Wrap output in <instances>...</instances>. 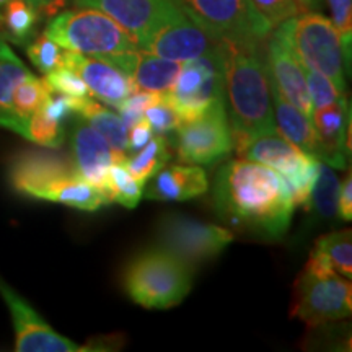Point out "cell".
Returning a JSON list of instances; mask_svg holds the SVG:
<instances>
[{"label": "cell", "instance_id": "obj_24", "mask_svg": "<svg viewBox=\"0 0 352 352\" xmlns=\"http://www.w3.org/2000/svg\"><path fill=\"white\" fill-rule=\"evenodd\" d=\"M30 70L16 57L10 46L0 41V126L10 129L15 116L12 109V98L15 88L30 76Z\"/></svg>", "mask_w": 352, "mask_h": 352}, {"label": "cell", "instance_id": "obj_19", "mask_svg": "<svg viewBox=\"0 0 352 352\" xmlns=\"http://www.w3.org/2000/svg\"><path fill=\"white\" fill-rule=\"evenodd\" d=\"M114 67L124 72L138 90L155 91V94H168L171 87L175 85L176 77L182 70L183 63L164 59L152 52L144 50L127 51L121 54L103 57Z\"/></svg>", "mask_w": 352, "mask_h": 352}, {"label": "cell", "instance_id": "obj_36", "mask_svg": "<svg viewBox=\"0 0 352 352\" xmlns=\"http://www.w3.org/2000/svg\"><path fill=\"white\" fill-rule=\"evenodd\" d=\"M305 78H307L308 95H310V101H311V108L314 109L328 107V104H331L334 101L340 100L341 96H344L328 77L321 76L318 72L305 69Z\"/></svg>", "mask_w": 352, "mask_h": 352}, {"label": "cell", "instance_id": "obj_11", "mask_svg": "<svg viewBox=\"0 0 352 352\" xmlns=\"http://www.w3.org/2000/svg\"><path fill=\"white\" fill-rule=\"evenodd\" d=\"M217 44V39L209 36L183 10L162 21L138 41L140 50L176 63H188L209 54Z\"/></svg>", "mask_w": 352, "mask_h": 352}, {"label": "cell", "instance_id": "obj_12", "mask_svg": "<svg viewBox=\"0 0 352 352\" xmlns=\"http://www.w3.org/2000/svg\"><path fill=\"white\" fill-rule=\"evenodd\" d=\"M78 176L72 158L54 151H26L13 160L10 182L21 195L50 201L65 179Z\"/></svg>", "mask_w": 352, "mask_h": 352}, {"label": "cell", "instance_id": "obj_34", "mask_svg": "<svg viewBox=\"0 0 352 352\" xmlns=\"http://www.w3.org/2000/svg\"><path fill=\"white\" fill-rule=\"evenodd\" d=\"M144 118L145 121L151 124L152 131H155L157 134L160 135L175 132L183 124L179 114L176 113V109L164 98V95H162V98L158 100L157 103H153L152 107L145 109Z\"/></svg>", "mask_w": 352, "mask_h": 352}, {"label": "cell", "instance_id": "obj_40", "mask_svg": "<svg viewBox=\"0 0 352 352\" xmlns=\"http://www.w3.org/2000/svg\"><path fill=\"white\" fill-rule=\"evenodd\" d=\"M26 2L32 3V6L36 7L38 10H44L47 13H56L57 8L64 6L65 0H26Z\"/></svg>", "mask_w": 352, "mask_h": 352}, {"label": "cell", "instance_id": "obj_7", "mask_svg": "<svg viewBox=\"0 0 352 352\" xmlns=\"http://www.w3.org/2000/svg\"><path fill=\"white\" fill-rule=\"evenodd\" d=\"M352 311V287L340 272L314 274L307 270L298 276L294 289L290 315L310 328L347 318Z\"/></svg>", "mask_w": 352, "mask_h": 352}, {"label": "cell", "instance_id": "obj_23", "mask_svg": "<svg viewBox=\"0 0 352 352\" xmlns=\"http://www.w3.org/2000/svg\"><path fill=\"white\" fill-rule=\"evenodd\" d=\"M77 114L107 139L114 152V162H127V127L118 114L101 107L98 101L91 100V96L83 101Z\"/></svg>", "mask_w": 352, "mask_h": 352}, {"label": "cell", "instance_id": "obj_18", "mask_svg": "<svg viewBox=\"0 0 352 352\" xmlns=\"http://www.w3.org/2000/svg\"><path fill=\"white\" fill-rule=\"evenodd\" d=\"M314 129L318 142V160L333 168H346V155H351L347 127L351 126V108L346 96L323 108L311 109Z\"/></svg>", "mask_w": 352, "mask_h": 352}, {"label": "cell", "instance_id": "obj_25", "mask_svg": "<svg viewBox=\"0 0 352 352\" xmlns=\"http://www.w3.org/2000/svg\"><path fill=\"white\" fill-rule=\"evenodd\" d=\"M38 23V8L26 0H7L0 10V30L16 44H25L33 38Z\"/></svg>", "mask_w": 352, "mask_h": 352}, {"label": "cell", "instance_id": "obj_20", "mask_svg": "<svg viewBox=\"0 0 352 352\" xmlns=\"http://www.w3.org/2000/svg\"><path fill=\"white\" fill-rule=\"evenodd\" d=\"M208 186V176L199 165H165L144 196L164 202L186 201L204 195Z\"/></svg>", "mask_w": 352, "mask_h": 352}, {"label": "cell", "instance_id": "obj_41", "mask_svg": "<svg viewBox=\"0 0 352 352\" xmlns=\"http://www.w3.org/2000/svg\"><path fill=\"white\" fill-rule=\"evenodd\" d=\"M298 6L302 7L303 12H308L311 10V8L316 7V3H318V0H297Z\"/></svg>", "mask_w": 352, "mask_h": 352}, {"label": "cell", "instance_id": "obj_6", "mask_svg": "<svg viewBox=\"0 0 352 352\" xmlns=\"http://www.w3.org/2000/svg\"><path fill=\"white\" fill-rule=\"evenodd\" d=\"M175 3L217 41L263 43L272 32L250 0H175Z\"/></svg>", "mask_w": 352, "mask_h": 352}, {"label": "cell", "instance_id": "obj_13", "mask_svg": "<svg viewBox=\"0 0 352 352\" xmlns=\"http://www.w3.org/2000/svg\"><path fill=\"white\" fill-rule=\"evenodd\" d=\"M0 294L7 302L15 328V351L19 352H78L88 351L56 333L15 290L0 279Z\"/></svg>", "mask_w": 352, "mask_h": 352}, {"label": "cell", "instance_id": "obj_2", "mask_svg": "<svg viewBox=\"0 0 352 352\" xmlns=\"http://www.w3.org/2000/svg\"><path fill=\"white\" fill-rule=\"evenodd\" d=\"M219 54L233 147L241 153L253 139L277 131L266 60L259 43L220 39Z\"/></svg>", "mask_w": 352, "mask_h": 352}, {"label": "cell", "instance_id": "obj_14", "mask_svg": "<svg viewBox=\"0 0 352 352\" xmlns=\"http://www.w3.org/2000/svg\"><path fill=\"white\" fill-rule=\"evenodd\" d=\"M266 67L271 87H274L290 104L310 118L314 108L308 95L305 69L290 50L280 26H276V32L267 43Z\"/></svg>", "mask_w": 352, "mask_h": 352}, {"label": "cell", "instance_id": "obj_27", "mask_svg": "<svg viewBox=\"0 0 352 352\" xmlns=\"http://www.w3.org/2000/svg\"><path fill=\"white\" fill-rule=\"evenodd\" d=\"M170 157L168 144L164 135L158 134L148 140L139 152H135L134 157L127 158L126 166L135 179L145 183L168 164Z\"/></svg>", "mask_w": 352, "mask_h": 352}, {"label": "cell", "instance_id": "obj_26", "mask_svg": "<svg viewBox=\"0 0 352 352\" xmlns=\"http://www.w3.org/2000/svg\"><path fill=\"white\" fill-rule=\"evenodd\" d=\"M50 94L51 87L47 85L46 78H36L33 74H30L13 91L12 109L15 121H13L10 129L20 132L23 121L43 107Z\"/></svg>", "mask_w": 352, "mask_h": 352}, {"label": "cell", "instance_id": "obj_3", "mask_svg": "<svg viewBox=\"0 0 352 352\" xmlns=\"http://www.w3.org/2000/svg\"><path fill=\"white\" fill-rule=\"evenodd\" d=\"M191 266L164 248L139 253L126 266L122 284L132 300L144 308L178 305L191 290Z\"/></svg>", "mask_w": 352, "mask_h": 352}, {"label": "cell", "instance_id": "obj_37", "mask_svg": "<svg viewBox=\"0 0 352 352\" xmlns=\"http://www.w3.org/2000/svg\"><path fill=\"white\" fill-rule=\"evenodd\" d=\"M46 82L51 87V90L59 91V94L72 96V98H88L90 91L85 85V82L77 76L74 70L67 67H59L52 72L46 74Z\"/></svg>", "mask_w": 352, "mask_h": 352}, {"label": "cell", "instance_id": "obj_38", "mask_svg": "<svg viewBox=\"0 0 352 352\" xmlns=\"http://www.w3.org/2000/svg\"><path fill=\"white\" fill-rule=\"evenodd\" d=\"M129 129V134H127V152H139L153 138L152 127L145 121V118H142L139 122H135Z\"/></svg>", "mask_w": 352, "mask_h": 352}, {"label": "cell", "instance_id": "obj_32", "mask_svg": "<svg viewBox=\"0 0 352 352\" xmlns=\"http://www.w3.org/2000/svg\"><path fill=\"white\" fill-rule=\"evenodd\" d=\"M26 54L34 67L43 74H50L52 70L63 67L64 47L52 41L46 33L30 43V46L26 47Z\"/></svg>", "mask_w": 352, "mask_h": 352}, {"label": "cell", "instance_id": "obj_4", "mask_svg": "<svg viewBox=\"0 0 352 352\" xmlns=\"http://www.w3.org/2000/svg\"><path fill=\"white\" fill-rule=\"evenodd\" d=\"M44 33L64 50L100 59L139 47L138 39L111 16L88 7L59 13Z\"/></svg>", "mask_w": 352, "mask_h": 352}, {"label": "cell", "instance_id": "obj_1", "mask_svg": "<svg viewBox=\"0 0 352 352\" xmlns=\"http://www.w3.org/2000/svg\"><path fill=\"white\" fill-rule=\"evenodd\" d=\"M214 201L223 217L266 239H280L296 209L283 176L246 158L222 166L215 179Z\"/></svg>", "mask_w": 352, "mask_h": 352}, {"label": "cell", "instance_id": "obj_15", "mask_svg": "<svg viewBox=\"0 0 352 352\" xmlns=\"http://www.w3.org/2000/svg\"><path fill=\"white\" fill-rule=\"evenodd\" d=\"M63 67L74 70L85 82L91 98H98L116 109L132 91L138 90L124 72L100 57L64 50Z\"/></svg>", "mask_w": 352, "mask_h": 352}, {"label": "cell", "instance_id": "obj_29", "mask_svg": "<svg viewBox=\"0 0 352 352\" xmlns=\"http://www.w3.org/2000/svg\"><path fill=\"white\" fill-rule=\"evenodd\" d=\"M338 196H340L338 176L331 166L320 160L308 209L314 208L323 219H333L338 212Z\"/></svg>", "mask_w": 352, "mask_h": 352}, {"label": "cell", "instance_id": "obj_28", "mask_svg": "<svg viewBox=\"0 0 352 352\" xmlns=\"http://www.w3.org/2000/svg\"><path fill=\"white\" fill-rule=\"evenodd\" d=\"M145 183L135 179L129 170H127L126 162H114L109 166L108 175V191L107 197L109 202H118L124 208L134 209L144 196Z\"/></svg>", "mask_w": 352, "mask_h": 352}, {"label": "cell", "instance_id": "obj_9", "mask_svg": "<svg viewBox=\"0 0 352 352\" xmlns=\"http://www.w3.org/2000/svg\"><path fill=\"white\" fill-rule=\"evenodd\" d=\"M233 241V233L214 223L199 222L186 215L171 214L158 226V245L188 266L219 256Z\"/></svg>", "mask_w": 352, "mask_h": 352}, {"label": "cell", "instance_id": "obj_17", "mask_svg": "<svg viewBox=\"0 0 352 352\" xmlns=\"http://www.w3.org/2000/svg\"><path fill=\"white\" fill-rule=\"evenodd\" d=\"M74 3L107 13L138 41L162 21L182 10L175 0H74Z\"/></svg>", "mask_w": 352, "mask_h": 352}, {"label": "cell", "instance_id": "obj_10", "mask_svg": "<svg viewBox=\"0 0 352 352\" xmlns=\"http://www.w3.org/2000/svg\"><path fill=\"white\" fill-rule=\"evenodd\" d=\"M178 158L189 165H212L233 151L226 100L214 103L196 120L176 129Z\"/></svg>", "mask_w": 352, "mask_h": 352}, {"label": "cell", "instance_id": "obj_33", "mask_svg": "<svg viewBox=\"0 0 352 352\" xmlns=\"http://www.w3.org/2000/svg\"><path fill=\"white\" fill-rule=\"evenodd\" d=\"M259 15L274 30L284 21L303 13L297 0H250Z\"/></svg>", "mask_w": 352, "mask_h": 352}, {"label": "cell", "instance_id": "obj_39", "mask_svg": "<svg viewBox=\"0 0 352 352\" xmlns=\"http://www.w3.org/2000/svg\"><path fill=\"white\" fill-rule=\"evenodd\" d=\"M338 212L342 220L352 219V175L347 171L346 179L340 184V196H338Z\"/></svg>", "mask_w": 352, "mask_h": 352}, {"label": "cell", "instance_id": "obj_30", "mask_svg": "<svg viewBox=\"0 0 352 352\" xmlns=\"http://www.w3.org/2000/svg\"><path fill=\"white\" fill-rule=\"evenodd\" d=\"M315 248H318L331 263L334 271L342 277H352V232L349 228L328 233L316 240Z\"/></svg>", "mask_w": 352, "mask_h": 352}, {"label": "cell", "instance_id": "obj_21", "mask_svg": "<svg viewBox=\"0 0 352 352\" xmlns=\"http://www.w3.org/2000/svg\"><path fill=\"white\" fill-rule=\"evenodd\" d=\"M240 155L246 160L258 162V164L270 166L280 176L292 173L294 170H297L311 157L302 152L294 144H290L287 139L280 138L277 131L253 139Z\"/></svg>", "mask_w": 352, "mask_h": 352}, {"label": "cell", "instance_id": "obj_35", "mask_svg": "<svg viewBox=\"0 0 352 352\" xmlns=\"http://www.w3.org/2000/svg\"><path fill=\"white\" fill-rule=\"evenodd\" d=\"M333 15V25L341 38L346 63H351L352 46V0H327Z\"/></svg>", "mask_w": 352, "mask_h": 352}, {"label": "cell", "instance_id": "obj_5", "mask_svg": "<svg viewBox=\"0 0 352 352\" xmlns=\"http://www.w3.org/2000/svg\"><path fill=\"white\" fill-rule=\"evenodd\" d=\"M279 26L302 67L328 77L344 95L346 57L331 21L320 13L303 12Z\"/></svg>", "mask_w": 352, "mask_h": 352}, {"label": "cell", "instance_id": "obj_31", "mask_svg": "<svg viewBox=\"0 0 352 352\" xmlns=\"http://www.w3.org/2000/svg\"><path fill=\"white\" fill-rule=\"evenodd\" d=\"M20 134L46 148H59L64 144V124L47 118L41 108L28 116L21 124Z\"/></svg>", "mask_w": 352, "mask_h": 352}, {"label": "cell", "instance_id": "obj_8", "mask_svg": "<svg viewBox=\"0 0 352 352\" xmlns=\"http://www.w3.org/2000/svg\"><path fill=\"white\" fill-rule=\"evenodd\" d=\"M164 98L176 109L183 122L196 120L214 103L226 100L219 44L209 54L183 63L175 85L168 94H164Z\"/></svg>", "mask_w": 352, "mask_h": 352}, {"label": "cell", "instance_id": "obj_16", "mask_svg": "<svg viewBox=\"0 0 352 352\" xmlns=\"http://www.w3.org/2000/svg\"><path fill=\"white\" fill-rule=\"evenodd\" d=\"M70 148L78 176L107 196L109 166L114 164V152L107 139L78 116L70 131Z\"/></svg>", "mask_w": 352, "mask_h": 352}, {"label": "cell", "instance_id": "obj_22", "mask_svg": "<svg viewBox=\"0 0 352 352\" xmlns=\"http://www.w3.org/2000/svg\"><path fill=\"white\" fill-rule=\"evenodd\" d=\"M271 98L272 109H274V122L277 124L276 129H279L283 138L300 148L302 152L318 158V142H316L315 129L310 122V118L305 116L294 104H290L274 87H271Z\"/></svg>", "mask_w": 352, "mask_h": 352}]
</instances>
